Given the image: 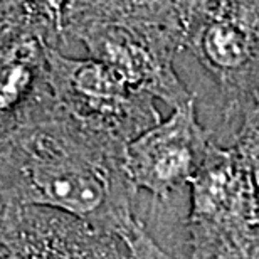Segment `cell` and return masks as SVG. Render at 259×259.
<instances>
[{
  "label": "cell",
  "mask_w": 259,
  "mask_h": 259,
  "mask_svg": "<svg viewBox=\"0 0 259 259\" xmlns=\"http://www.w3.org/2000/svg\"><path fill=\"white\" fill-rule=\"evenodd\" d=\"M189 185L192 256H257L259 197L236 150L210 145Z\"/></svg>",
  "instance_id": "obj_2"
},
{
  "label": "cell",
  "mask_w": 259,
  "mask_h": 259,
  "mask_svg": "<svg viewBox=\"0 0 259 259\" xmlns=\"http://www.w3.org/2000/svg\"><path fill=\"white\" fill-rule=\"evenodd\" d=\"M234 150L249 172L259 194V105L251 110V115L242 126Z\"/></svg>",
  "instance_id": "obj_9"
},
{
  "label": "cell",
  "mask_w": 259,
  "mask_h": 259,
  "mask_svg": "<svg viewBox=\"0 0 259 259\" xmlns=\"http://www.w3.org/2000/svg\"><path fill=\"white\" fill-rule=\"evenodd\" d=\"M49 86L56 106L93 133L126 147L133 137L157 123L155 98L137 90L121 72L90 56H64L56 46L49 53Z\"/></svg>",
  "instance_id": "obj_3"
},
{
  "label": "cell",
  "mask_w": 259,
  "mask_h": 259,
  "mask_svg": "<svg viewBox=\"0 0 259 259\" xmlns=\"http://www.w3.org/2000/svg\"><path fill=\"white\" fill-rule=\"evenodd\" d=\"M25 12L58 46L66 37V12L69 0H22Z\"/></svg>",
  "instance_id": "obj_8"
},
{
  "label": "cell",
  "mask_w": 259,
  "mask_h": 259,
  "mask_svg": "<svg viewBox=\"0 0 259 259\" xmlns=\"http://www.w3.org/2000/svg\"><path fill=\"white\" fill-rule=\"evenodd\" d=\"M210 145L197 120L192 98L175 106L167 120H158L130 140L123 167L137 192L147 190L155 200H167L190 184Z\"/></svg>",
  "instance_id": "obj_5"
},
{
  "label": "cell",
  "mask_w": 259,
  "mask_h": 259,
  "mask_svg": "<svg viewBox=\"0 0 259 259\" xmlns=\"http://www.w3.org/2000/svg\"><path fill=\"white\" fill-rule=\"evenodd\" d=\"M93 58L113 66L137 90L148 93L172 108L192 100L174 71V54L182 39L158 29L123 22L88 20L66 27Z\"/></svg>",
  "instance_id": "obj_4"
},
{
  "label": "cell",
  "mask_w": 259,
  "mask_h": 259,
  "mask_svg": "<svg viewBox=\"0 0 259 259\" xmlns=\"http://www.w3.org/2000/svg\"><path fill=\"white\" fill-rule=\"evenodd\" d=\"M51 46L56 42L34 20L0 44V140L53 101Z\"/></svg>",
  "instance_id": "obj_7"
},
{
  "label": "cell",
  "mask_w": 259,
  "mask_h": 259,
  "mask_svg": "<svg viewBox=\"0 0 259 259\" xmlns=\"http://www.w3.org/2000/svg\"><path fill=\"white\" fill-rule=\"evenodd\" d=\"M32 20L24 9L22 0H0V44L19 32Z\"/></svg>",
  "instance_id": "obj_10"
},
{
  "label": "cell",
  "mask_w": 259,
  "mask_h": 259,
  "mask_svg": "<svg viewBox=\"0 0 259 259\" xmlns=\"http://www.w3.org/2000/svg\"><path fill=\"white\" fill-rule=\"evenodd\" d=\"M125 145L90 132L54 100L0 140V202L74 215L128 256L167 257L137 219Z\"/></svg>",
  "instance_id": "obj_1"
},
{
  "label": "cell",
  "mask_w": 259,
  "mask_h": 259,
  "mask_svg": "<svg viewBox=\"0 0 259 259\" xmlns=\"http://www.w3.org/2000/svg\"><path fill=\"white\" fill-rule=\"evenodd\" d=\"M121 247L66 212L0 202V257H118Z\"/></svg>",
  "instance_id": "obj_6"
}]
</instances>
